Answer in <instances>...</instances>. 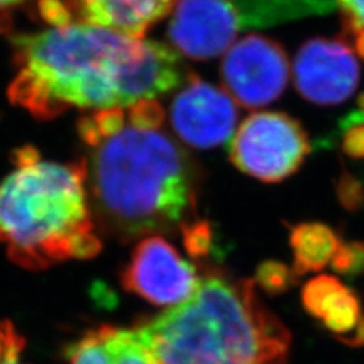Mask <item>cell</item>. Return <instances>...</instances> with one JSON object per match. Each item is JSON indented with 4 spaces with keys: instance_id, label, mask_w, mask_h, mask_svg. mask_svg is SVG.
<instances>
[{
    "instance_id": "cell-2",
    "label": "cell",
    "mask_w": 364,
    "mask_h": 364,
    "mask_svg": "<svg viewBox=\"0 0 364 364\" xmlns=\"http://www.w3.org/2000/svg\"><path fill=\"white\" fill-rule=\"evenodd\" d=\"M13 46L18 75L11 99L44 119L68 108H129L188 76L168 46L84 21L21 33Z\"/></svg>"
},
{
    "instance_id": "cell-23",
    "label": "cell",
    "mask_w": 364,
    "mask_h": 364,
    "mask_svg": "<svg viewBox=\"0 0 364 364\" xmlns=\"http://www.w3.org/2000/svg\"><path fill=\"white\" fill-rule=\"evenodd\" d=\"M25 2V0H0V11H6V9H11L14 8L20 4Z\"/></svg>"
},
{
    "instance_id": "cell-21",
    "label": "cell",
    "mask_w": 364,
    "mask_h": 364,
    "mask_svg": "<svg viewBox=\"0 0 364 364\" xmlns=\"http://www.w3.org/2000/svg\"><path fill=\"white\" fill-rule=\"evenodd\" d=\"M338 199L346 210L357 211L364 205V188L354 178L343 176L338 186Z\"/></svg>"
},
{
    "instance_id": "cell-17",
    "label": "cell",
    "mask_w": 364,
    "mask_h": 364,
    "mask_svg": "<svg viewBox=\"0 0 364 364\" xmlns=\"http://www.w3.org/2000/svg\"><path fill=\"white\" fill-rule=\"evenodd\" d=\"M298 279L293 267H289L281 261L267 259L257 267L254 282L267 294L278 296L296 286Z\"/></svg>"
},
{
    "instance_id": "cell-6",
    "label": "cell",
    "mask_w": 364,
    "mask_h": 364,
    "mask_svg": "<svg viewBox=\"0 0 364 364\" xmlns=\"http://www.w3.org/2000/svg\"><path fill=\"white\" fill-rule=\"evenodd\" d=\"M220 77L237 105L263 108L286 91L290 61L278 41L252 33L237 40L222 55Z\"/></svg>"
},
{
    "instance_id": "cell-10",
    "label": "cell",
    "mask_w": 364,
    "mask_h": 364,
    "mask_svg": "<svg viewBox=\"0 0 364 364\" xmlns=\"http://www.w3.org/2000/svg\"><path fill=\"white\" fill-rule=\"evenodd\" d=\"M243 31L230 0H178L168 21L167 38L193 61L223 55Z\"/></svg>"
},
{
    "instance_id": "cell-3",
    "label": "cell",
    "mask_w": 364,
    "mask_h": 364,
    "mask_svg": "<svg viewBox=\"0 0 364 364\" xmlns=\"http://www.w3.org/2000/svg\"><path fill=\"white\" fill-rule=\"evenodd\" d=\"M151 364H289L291 334L261 301L255 282L219 267L184 304L132 329Z\"/></svg>"
},
{
    "instance_id": "cell-19",
    "label": "cell",
    "mask_w": 364,
    "mask_h": 364,
    "mask_svg": "<svg viewBox=\"0 0 364 364\" xmlns=\"http://www.w3.org/2000/svg\"><path fill=\"white\" fill-rule=\"evenodd\" d=\"M331 264L333 269L345 278L364 275V242L341 243Z\"/></svg>"
},
{
    "instance_id": "cell-5",
    "label": "cell",
    "mask_w": 364,
    "mask_h": 364,
    "mask_svg": "<svg viewBox=\"0 0 364 364\" xmlns=\"http://www.w3.org/2000/svg\"><path fill=\"white\" fill-rule=\"evenodd\" d=\"M311 143L298 120L286 112L258 111L240 124L230 141V159L240 172L275 184L299 170Z\"/></svg>"
},
{
    "instance_id": "cell-22",
    "label": "cell",
    "mask_w": 364,
    "mask_h": 364,
    "mask_svg": "<svg viewBox=\"0 0 364 364\" xmlns=\"http://www.w3.org/2000/svg\"><path fill=\"white\" fill-rule=\"evenodd\" d=\"M343 149L354 158H364V123L350 128L343 140Z\"/></svg>"
},
{
    "instance_id": "cell-9",
    "label": "cell",
    "mask_w": 364,
    "mask_h": 364,
    "mask_svg": "<svg viewBox=\"0 0 364 364\" xmlns=\"http://www.w3.org/2000/svg\"><path fill=\"white\" fill-rule=\"evenodd\" d=\"M298 93L311 104L333 107L346 102L360 82L355 49L343 38L306 40L293 61Z\"/></svg>"
},
{
    "instance_id": "cell-15",
    "label": "cell",
    "mask_w": 364,
    "mask_h": 364,
    "mask_svg": "<svg viewBox=\"0 0 364 364\" xmlns=\"http://www.w3.org/2000/svg\"><path fill=\"white\" fill-rule=\"evenodd\" d=\"M341 242L338 234L325 223L305 222L290 230L293 270L301 278L306 273L318 272L331 263Z\"/></svg>"
},
{
    "instance_id": "cell-4",
    "label": "cell",
    "mask_w": 364,
    "mask_h": 364,
    "mask_svg": "<svg viewBox=\"0 0 364 364\" xmlns=\"http://www.w3.org/2000/svg\"><path fill=\"white\" fill-rule=\"evenodd\" d=\"M16 170L0 182V243L14 264L43 270L99 255L85 163L44 161L32 147L14 152Z\"/></svg>"
},
{
    "instance_id": "cell-1",
    "label": "cell",
    "mask_w": 364,
    "mask_h": 364,
    "mask_svg": "<svg viewBox=\"0 0 364 364\" xmlns=\"http://www.w3.org/2000/svg\"><path fill=\"white\" fill-rule=\"evenodd\" d=\"M156 100L95 111L79 123L87 187L102 228L122 242L196 219L199 168L163 129Z\"/></svg>"
},
{
    "instance_id": "cell-11",
    "label": "cell",
    "mask_w": 364,
    "mask_h": 364,
    "mask_svg": "<svg viewBox=\"0 0 364 364\" xmlns=\"http://www.w3.org/2000/svg\"><path fill=\"white\" fill-rule=\"evenodd\" d=\"M304 310L338 341L348 346H364V309L358 294L340 279L321 275L302 289Z\"/></svg>"
},
{
    "instance_id": "cell-18",
    "label": "cell",
    "mask_w": 364,
    "mask_h": 364,
    "mask_svg": "<svg viewBox=\"0 0 364 364\" xmlns=\"http://www.w3.org/2000/svg\"><path fill=\"white\" fill-rule=\"evenodd\" d=\"M345 33L355 52L364 58V0H336Z\"/></svg>"
},
{
    "instance_id": "cell-20",
    "label": "cell",
    "mask_w": 364,
    "mask_h": 364,
    "mask_svg": "<svg viewBox=\"0 0 364 364\" xmlns=\"http://www.w3.org/2000/svg\"><path fill=\"white\" fill-rule=\"evenodd\" d=\"M25 346L26 340L13 322L0 321V364H21L20 355Z\"/></svg>"
},
{
    "instance_id": "cell-16",
    "label": "cell",
    "mask_w": 364,
    "mask_h": 364,
    "mask_svg": "<svg viewBox=\"0 0 364 364\" xmlns=\"http://www.w3.org/2000/svg\"><path fill=\"white\" fill-rule=\"evenodd\" d=\"M182 243L195 259H207L218 250V237L213 225L205 219H193L181 226Z\"/></svg>"
},
{
    "instance_id": "cell-13",
    "label": "cell",
    "mask_w": 364,
    "mask_h": 364,
    "mask_svg": "<svg viewBox=\"0 0 364 364\" xmlns=\"http://www.w3.org/2000/svg\"><path fill=\"white\" fill-rule=\"evenodd\" d=\"M68 364H151L132 329L102 325L65 350Z\"/></svg>"
},
{
    "instance_id": "cell-7",
    "label": "cell",
    "mask_w": 364,
    "mask_h": 364,
    "mask_svg": "<svg viewBox=\"0 0 364 364\" xmlns=\"http://www.w3.org/2000/svg\"><path fill=\"white\" fill-rule=\"evenodd\" d=\"M122 286L156 306H176L188 301L200 286L196 267L159 235L146 237L132 250L120 273Z\"/></svg>"
},
{
    "instance_id": "cell-14",
    "label": "cell",
    "mask_w": 364,
    "mask_h": 364,
    "mask_svg": "<svg viewBox=\"0 0 364 364\" xmlns=\"http://www.w3.org/2000/svg\"><path fill=\"white\" fill-rule=\"evenodd\" d=\"M243 31L267 28L296 18L326 14L336 0H230Z\"/></svg>"
},
{
    "instance_id": "cell-8",
    "label": "cell",
    "mask_w": 364,
    "mask_h": 364,
    "mask_svg": "<svg viewBox=\"0 0 364 364\" xmlns=\"http://www.w3.org/2000/svg\"><path fill=\"white\" fill-rule=\"evenodd\" d=\"M237 122L238 105L230 93L191 73L170 105L173 132L195 149H214L230 143Z\"/></svg>"
},
{
    "instance_id": "cell-12",
    "label": "cell",
    "mask_w": 364,
    "mask_h": 364,
    "mask_svg": "<svg viewBox=\"0 0 364 364\" xmlns=\"http://www.w3.org/2000/svg\"><path fill=\"white\" fill-rule=\"evenodd\" d=\"M178 0H70L79 21L143 38Z\"/></svg>"
}]
</instances>
